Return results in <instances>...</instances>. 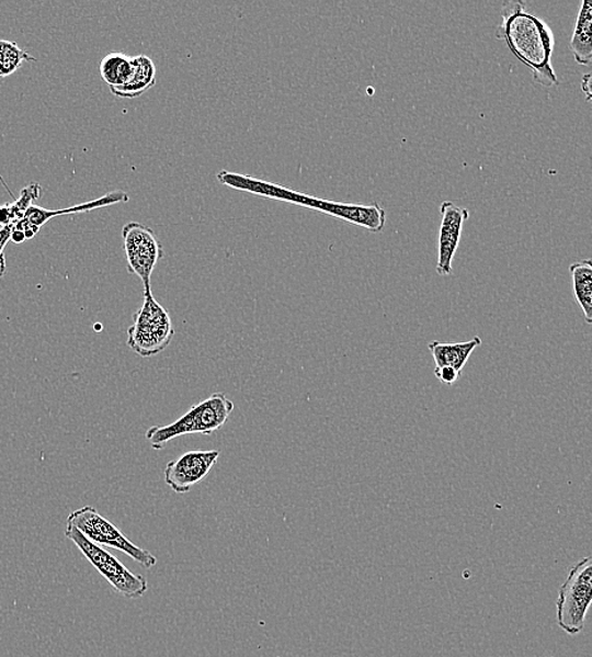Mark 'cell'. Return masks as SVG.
<instances>
[{
	"label": "cell",
	"instance_id": "6da1fadb",
	"mask_svg": "<svg viewBox=\"0 0 592 657\" xmlns=\"http://www.w3.org/2000/svg\"><path fill=\"white\" fill-rule=\"evenodd\" d=\"M497 37L503 39L514 56L532 70L537 84L546 88L558 86L551 64L554 32L544 20L525 11L524 3H504Z\"/></svg>",
	"mask_w": 592,
	"mask_h": 657
},
{
	"label": "cell",
	"instance_id": "7a4b0ae2",
	"mask_svg": "<svg viewBox=\"0 0 592 657\" xmlns=\"http://www.w3.org/2000/svg\"><path fill=\"white\" fill-rule=\"evenodd\" d=\"M249 194L273 199V201L285 202L307 207L333 216L354 226L380 233L386 227L387 213L383 207L373 203L371 205L338 203L325 201V199L299 193L285 186L272 184V182L253 179L248 185Z\"/></svg>",
	"mask_w": 592,
	"mask_h": 657
},
{
	"label": "cell",
	"instance_id": "3957f363",
	"mask_svg": "<svg viewBox=\"0 0 592 657\" xmlns=\"http://www.w3.org/2000/svg\"><path fill=\"white\" fill-rule=\"evenodd\" d=\"M235 407L225 394H213L170 426L149 428L146 438L155 451H162L171 440L183 435H213L227 423Z\"/></svg>",
	"mask_w": 592,
	"mask_h": 657
},
{
	"label": "cell",
	"instance_id": "277c9868",
	"mask_svg": "<svg viewBox=\"0 0 592 657\" xmlns=\"http://www.w3.org/2000/svg\"><path fill=\"white\" fill-rule=\"evenodd\" d=\"M173 336L169 311L156 301L152 290L145 291L144 305L133 315L128 329V347L140 356H155L171 344Z\"/></svg>",
	"mask_w": 592,
	"mask_h": 657
},
{
	"label": "cell",
	"instance_id": "5b68a950",
	"mask_svg": "<svg viewBox=\"0 0 592 657\" xmlns=\"http://www.w3.org/2000/svg\"><path fill=\"white\" fill-rule=\"evenodd\" d=\"M592 598V559L579 562L560 588L557 600V623L567 635L577 636L585 625Z\"/></svg>",
	"mask_w": 592,
	"mask_h": 657
},
{
	"label": "cell",
	"instance_id": "8992f818",
	"mask_svg": "<svg viewBox=\"0 0 592 657\" xmlns=\"http://www.w3.org/2000/svg\"><path fill=\"white\" fill-rule=\"evenodd\" d=\"M65 536L78 546L82 555L110 581L116 592L130 600L147 593L148 581L144 576L125 568L114 555L104 551L102 546L91 543L77 528L66 526Z\"/></svg>",
	"mask_w": 592,
	"mask_h": 657
},
{
	"label": "cell",
	"instance_id": "52a82bcc",
	"mask_svg": "<svg viewBox=\"0 0 592 657\" xmlns=\"http://www.w3.org/2000/svg\"><path fill=\"white\" fill-rule=\"evenodd\" d=\"M68 525L77 528L83 536L99 546L116 548L132 557L141 567L152 569L157 565V557L130 542L123 532L100 514L94 507L83 506L73 511L68 518Z\"/></svg>",
	"mask_w": 592,
	"mask_h": 657
},
{
	"label": "cell",
	"instance_id": "ba28073f",
	"mask_svg": "<svg viewBox=\"0 0 592 657\" xmlns=\"http://www.w3.org/2000/svg\"><path fill=\"white\" fill-rule=\"evenodd\" d=\"M122 240L128 271L137 274L145 291H151L152 273L163 256L160 239L151 228L138 222H129L122 229Z\"/></svg>",
	"mask_w": 592,
	"mask_h": 657
},
{
	"label": "cell",
	"instance_id": "9c48e42d",
	"mask_svg": "<svg viewBox=\"0 0 592 657\" xmlns=\"http://www.w3.org/2000/svg\"><path fill=\"white\" fill-rule=\"evenodd\" d=\"M219 451H193L166 465L164 480L174 494L186 495L207 477L218 463Z\"/></svg>",
	"mask_w": 592,
	"mask_h": 657
},
{
	"label": "cell",
	"instance_id": "30bf717a",
	"mask_svg": "<svg viewBox=\"0 0 592 657\" xmlns=\"http://www.w3.org/2000/svg\"><path fill=\"white\" fill-rule=\"evenodd\" d=\"M440 212L442 219L439 231L436 270L440 276H449L453 273V263L458 245H460L464 223L469 219L470 213L452 202L442 203Z\"/></svg>",
	"mask_w": 592,
	"mask_h": 657
},
{
	"label": "cell",
	"instance_id": "8fae6325",
	"mask_svg": "<svg viewBox=\"0 0 592 657\" xmlns=\"http://www.w3.org/2000/svg\"><path fill=\"white\" fill-rule=\"evenodd\" d=\"M128 202L129 195L127 193H124V191L118 190L112 191V193H107L104 196H100L95 199V201L82 203L71 207H65V209L48 211L45 209V207L32 205L27 211L26 215H24V218L21 222L16 223L13 228L24 231V236H26V239H32L36 237L39 229L44 227L48 220L56 218V216L87 213L100 209V207Z\"/></svg>",
	"mask_w": 592,
	"mask_h": 657
},
{
	"label": "cell",
	"instance_id": "7c38bea8",
	"mask_svg": "<svg viewBox=\"0 0 592 657\" xmlns=\"http://www.w3.org/2000/svg\"><path fill=\"white\" fill-rule=\"evenodd\" d=\"M156 65L151 57L138 55L133 57V72L124 86L110 88L112 94L122 99H137L156 86Z\"/></svg>",
	"mask_w": 592,
	"mask_h": 657
},
{
	"label": "cell",
	"instance_id": "4fadbf2b",
	"mask_svg": "<svg viewBox=\"0 0 592 657\" xmlns=\"http://www.w3.org/2000/svg\"><path fill=\"white\" fill-rule=\"evenodd\" d=\"M481 339L475 337L469 342L464 343H441L432 342L429 344L433 360L436 362V369L453 367L458 373H463L465 364L475 349L481 346Z\"/></svg>",
	"mask_w": 592,
	"mask_h": 657
},
{
	"label": "cell",
	"instance_id": "5bb4252c",
	"mask_svg": "<svg viewBox=\"0 0 592 657\" xmlns=\"http://www.w3.org/2000/svg\"><path fill=\"white\" fill-rule=\"evenodd\" d=\"M574 60L579 65L590 66L592 61V3L583 0L580 4L577 27L570 43Z\"/></svg>",
	"mask_w": 592,
	"mask_h": 657
},
{
	"label": "cell",
	"instance_id": "9a60e30c",
	"mask_svg": "<svg viewBox=\"0 0 592 657\" xmlns=\"http://www.w3.org/2000/svg\"><path fill=\"white\" fill-rule=\"evenodd\" d=\"M574 297L585 315L589 326L592 324V264L591 260L574 262L570 265Z\"/></svg>",
	"mask_w": 592,
	"mask_h": 657
},
{
	"label": "cell",
	"instance_id": "2e32d148",
	"mask_svg": "<svg viewBox=\"0 0 592 657\" xmlns=\"http://www.w3.org/2000/svg\"><path fill=\"white\" fill-rule=\"evenodd\" d=\"M133 72V57L123 53H111L100 63V77L110 88L125 84Z\"/></svg>",
	"mask_w": 592,
	"mask_h": 657
},
{
	"label": "cell",
	"instance_id": "e0dca14e",
	"mask_svg": "<svg viewBox=\"0 0 592 657\" xmlns=\"http://www.w3.org/2000/svg\"><path fill=\"white\" fill-rule=\"evenodd\" d=\"M26 61H36V58L12 41L0 39V79L11 77Z\"/></svg>",
	"mask_w": 592,
	"mask_h": 657
},
{
	"label": "cell",
	"instance_id": "ac0fdd59",
	"mask_svg": "<svg viewBox=\"0 0 592 657\" xmlns=\"http://www.w3.org/2000/svg\"><path fill=\"white\" fill-rule=\"evenodd\" d=\"M41 191L42 188L39 184H37V182H32V184L22 189L21 195L16 201L7 204L8 209H10L12 215L14 226L24 218V215H26L30 207L35 205L33 203L38 201Z\"/></svg>",
	"mask_w": 592,
	"mask_h": 657
},
{
	"label": "cell",
	"instance_id": "d6986e66",
	"mask_svg": "<svg viewBox=\"0 0 592 657\" xmlns=\"http://www.w3.org/2000/svg\"><path fill=\"white\" fill-rule=\"evenodd\" d=\"M13 227L0 228V280L4 277L7 271V262L4 249L10 242Z\"/></svg>",
	"mask_w": 592,
	"mask_h": 657
},
{
	"label": "cell",
	"instance_id": "ffe728a7",
	"mask_svg": "<svg viewBox=\"0 0 592 657\" xmlns=\"http://www.w3.org/2000/svg\"><path fill=\"white\" fill-rule=\"evenodd\" d=\"M435 376L441 382H444L445 385H454L458 377L462 376V373H458L453 367H440L435 370Z\"/></svg>",
	"mask_w": 592,
	"mask_h": 657
},
{
	"label": "cell",
	"instance_id": "44dd1931",
	"mask_svg": "<svg viewBox=\"0 0 592 657\" xmlns=\"http://www.w3.org/2000/svg\"><path fill=\"white\" fill-rule=\"evenodd\" d=\"M10 240L14 245H22L26 240V236H24V231L13 228Z\"/></svg>",
	"mask_w": 592,
	"mask_h": 657
},
{
	"label": "cell",
	"instance_id": "7402d4cb",
	"mask_svg": "<svg viewBox=\"0 0 592 657\" xmlns=\"http://www.w3.org/2000/svg\"><path fill=\"white\" fill-rule=\"evenodd\" d=\"M581 89L583 93L587 94L588 102L591 101V75L587 73L585 77L582 78Z\"/></svg>",
	"mask_w": 592,
	"mask_h": 657
}]
</instances>
